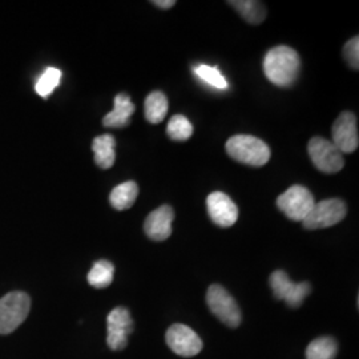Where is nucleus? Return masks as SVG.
Listing matches in <instances>:
<instances>
[{
  "label": "nucleus",
  "instance_id": "nucleus-5",
  "mask_svg": "<svg viewBox=\"0 0 359 359\" xmlns=\"http://www.w3.org/2000/svg\"><path fill=\"white\" fill-rule=\"evenodd\" d=\"M346 204L339 198H329L313 206L306 218L302 221L304 228L317 231L330 228L346 217Z\"/></svg>",
  "mask_w": 359,
  "mask_h": 359
},
{
  "label": "nucleus",
  "instance_id": "nucleus-15",
  "mask_svg": "<svg viewBox=\"0 0 359 359\" xmlns=\"http://www.w3.org/2000/svg\"><path fill=\"white\" fill-rule=\"evenodd\" d=\"M95 163L102 169L114 167L116 161V140L112 135L97 136L92 142Z\"/></svg>",
  "mask_w": 359,
  "mask_h": 359
},
{
  "label": "nucleus",
  "instance_id": "nucleus-17",
  "mask_svg": "<svg viewBox=\"0 0 359 359\" xmlns=\"http://www.w3.org/2000/svg\"><path fill=\"white\" fill-rule=\"evenodd\" d=\"M139 196V187L135 181H127L117 185L109 194V203L117 210H126L135 204Z\"/></svg>",
  "mask_w": 359,
  "mask_h": 359
},
{
  "label": "nucleus",
  "instance_id": "nucleus-25",
  "mask_svg": "<svg viewBox=\"0 0 359 359\" xmlns=\"http://www.w3.org/2000/svg\"><path fill=\"white\" fill-rule=\"evenodd\" d=\"M156 7H158V8H163V10H168V8H172L175 4H176V1L175 0H154L152 1Z\"/></svg>",
  "mask_w": 359,
  "mask_h": 359
},
{
  "label": "nucleus",
  "instance_id": "nucleus-12",
  "mask_svg": "<svg viewBox=\"0 0 359 359\" xmlns=\"http://www.w3.org/2000/svg\"><path fill=\"white\" fill-rule=\"evenodd\" d=\"M210 219L221 228H231L238 219V208L228 194L210 193L206 198Z\"/></svg>",
  "mask_w": 359,
  "mask_h": 359
},
{
  "label": "nucleus",
  "instance_id": "nucleus-8",
  "mask_svg": "<svg viewBox=\"0 0 359 359\" xmlns=\"http://www.w3.org/2000/svg\"><path fill=\"white\" fill-rule=\"evenodd\" d=\"M270 287L277 299H283L289 308H298L310 294L311 286L309 283H295L283 270H276L269 278Z\"/></svg>",
  "mask_w": 359,
  "mask_h": 359
},
{
  "label": "nucleus",
  "instance_id": "nucleus-20",
  "mask_svg": "<svg viewBox=\"0 0 359 359\" xmlns=\"http://www.w3.org/2000/svg\"><path fill=\"white\" fill-rule=\"evenodd\" d=\"M337 342L330 337L314 339L306 348V359H334L337 355Z\"/></svg>",
  "mask_w": 359,
  "mask_h": 359
},
{
  "label": "nucleus",
  "instance_id": "nucleus-24",
  "mask_svg": "<svg viewBox=\"0 0 359 359\" xmlns=\"http://www.w3.org/2000/svg\"><path fill=\"white\" fill-rule=\"evenodd\" d=\"M344 56L347 65H350L353 69L359 68V39L358 36L350 39L344 47Z\"/></svg>",
  "mask_w": 359,
  "mask_h": 359
},
{
  "label": "nucleus",
  "instance_id": "nucleus-11",
  "mask_svg": "<svg viewBox=\"0 0 359 359\" xmlns=\"http://www.w3.org/2000/svg\"><path fill=\"white\" fill-rule=\"evenodd\" d=\"M333 144L341 154H353L358 149L359 136L357 117L351 112H342L332 127Z\"/></svg>",
  "mask_w": 359,
  "mask_h": 359
},
{
  "label": "nucleus",
  "instance_id": "nucleus-4",
  "mask_svg": "<svg viewBox=\"0 0 359 359\" xmlns=\"http://www.w3.org/2000/svg\"><path fill=\"white\" fill-rule=\"evenodd\" d=\"M206 302L210 311L222 323H225L229 327L240 326L241 310L238 308L236 299L221 285L215 283L208 289Z\"/></svg>",
  "mask_w": 359,
  "mask_h": 359
},
{
  "label": "nucleus",
  "instance_id": "nucleus-21",
  "mask_svg": "<svg viewBox=\"0 0 359 359\" xmlns=\"http://www.w3.org/2000/svg\"><path fill=\"white\" fill-rule=\"evenodd\" d=\"M60 80H62V71L55 67H48L36 80L35 90L39 96L47 99L52 92L57 88V86L60 84Z\"/></svg>",
  "mask_w": 359,
  "mask_h": 359
},
{
  "label": "nucleus",
  "instance_id": "nucleus-14",
  "mask_svg": "<svg viewBox=\"0 0 359 359\" xmlns=\"http://www.w3.org/2000/svg\"><path fill=\"white\" fill-rule=\"evenodd\" d=\"M135 114V105L126 93H120L115 97L114 109L103 118V126L107 128H124L130 123V117Z\"/></svg>",
  "mask_w": 359,
  "mask_h": 359
},
{
  "label": "nucleus",
  "instance_id": "nucleus-22",
  "mask_svg": "<svg viewBox=\"0 0 359 359\" xmlns=\"http://www.w3.org/2000/svg\"><path fill=\"white\" fill-rule=\"evenodd\" d=\"M193 74L213 88L226 90L229 87L226 79L222 76V74L218 71L217 67H209L205 65H197L193 68Z\"/></svg>",
  "mask_w": 359,
  "mask_h": 359
},
{
  "label": "nucleus",
  "instance_id": "nucleus-10",
  "mask_svg": "<svg viewBox=\"0 0 359 359\" xmlns=\"http://www.w3.org/2000/svg\"><path fill=\"white\" fill-rule=\"evenodd\" d=\"M107 344L112 350H123L128 344V335L133 332V321L128 309L115 308L107 318Z\"/></svg>",
  "mask_w": 359,
  "mask_h": 359
},
{
  "label": "nucleus",
  "instance_id": "nucleus-9",
  "mask_svg": "<svg viewBox=\"0 0 359 359\" xmlns=\"http://www.w3.org/2000/svg\"><path fill=\"white\" fill-rule=\"evenodd\" d=\"M169 348L184 358L197 355L203 350V341L192 329L187 325L176 323L168 329L167 337Z\"/></svg>",
  "mask_w": 359,
  "mask_h": 359
},
{
  "label": "nucleus",
  "instance_id": "nucleus-7",
  "mask_svg": "<svg viewBox=\"0 0 359 359\" xmlns=\"http://www.w3.org/2000/svg\"><path fill=\"white\" fill-rule=\"evenodd\" d=\"M308 152L313 164L323 173H337L345 165L344 154L326 139L313 137L309 142Z\"/></svg>",
  "mask_w": 359,
  "mask_h": 359
},
{
  "label": "nucleus",
  "instance_id": "nucleus-19",
  "mask_svg": "<svg viewBox=\"0 0 359 359\" xmlns=\"http://www.w3.org/2000/svg\"><path fill=\"white\" fill-rule=\"evenodd\" d=\"M228 3L233 6L234 10L250 25H259L266 18V10L261 1L237 0V1H228Z\"/></svg>",
  "mask_w": 359,
  "mask_h": 359
},
{
  "label": "nucleus",
  "instance_id": "nucleus-1",
  "mask_svg": "<svg viewBox=\"0 0 359 359\" xmlns=\"http://www.w3.org/2000/svg\"><path fill=\"white\" fill-rule=\"evenodd\" d=\"M301 59L295 50L286 46L271 48L264 59V72L270 83L278 87H290L298 79Z\"/></svg>",
  "mask_w": 359,
  "mask_h": 359
},
{
  "label": "nucleus",
  "instance_id": "nucleus-23",
  "mask_svg": "<svg viewBox=\"0 0 359 359\" xmlns=\"http://www.w3.org/2000/svg\"><path fill=\"white\" fill-rule=\"evenodd\" d=\"M168 136L175 142H185L188 140L193 133V127L191 121L182 115L173 116L168 123Z\"/></svg>",
  "mask_w": 359,
  "mask_h": 359
},
{
  "label": "nucleus",
  "instance_id": "nucleus-6",
  "mask_svg": "<svg viewBox=\"0 0 359 359\" xmlns=\"http://www.w3.org/2000/svg\"><path fill=\"white\" fill-rule=\"evenodd\" d=\"M314 205L316 201L313 194L302 185L290 187L277 198L278 209L293 221H304Z\"/></svg>",
  "mask_w": 359,
  "mask_h": 359
},
{
  "label": "nucleus",
  "instance_id": "nucleus-18",
  "mask_svg": "<svg viewBox=\"0 0 359 359\" xmlns=\"http://www.w3.org/2000/svg\"><path fill=\"white\" fill-rule=\"evenodd\" d=\"M114 276H115L114 264L107 259H100L93 264L92 269L87 276V280L90 286L96 289H104L112 283Z\"/></svg>",
  "mask_w": 359,
  "mask_h": 359
},
{
  "label": "nucleus",
  "instance_id": "nucleus-13",
  "mask_svg": "<svg viewBox=\"0 0 359 359\" xmlns=\"http://www.w3.org/2000/svg\"><path fill=\"white\" fill-rule=\"evenodd\" d=\"M175 212L169 205L158 206L144 222L145 234L154 241H165L172 234V222Z\"/></svg>",
  "mask_w": 359,
  "mask_h": 359
},
{
  "label": "nucleus",
  "instance_id": "nucleus-16",
  "mask_svg": "<svg viewBox=\"0 0 359 359\" xmlns=\"http://www.w3.org/2000/svg\"><path fill=\"white\" fill-rule=\"evenodd\" d=\"M168 107L169 104H168L167 96L160 90H154L145 99V104H144L145 118L151 124L161 123L167 116Z\"/></svg>",
  "mask_w": 359,
  "mask_h": 359
},
{
  "label": "nucleus",
  "instance_id": "nucleus-3",
  "mask_svg": "<svg viewBox=\"0 0 359 359\" xmlns=\"http://www.w3.org/2000/svg\"><path fill=\"white\" fill-rule=\"evenodd\" d=\"M31 310V298L23 292H11L0 298V334L13 333Z\"/></svg>",
  "mask_w": 359,
  "mask_h": 359
},
{
  "label": "nucleus",
  "instance_id": "nucleus-2",
  "mask_svg": "<svg viewBox=\"0 0 359 359\" xmlns=\"http://www.w3.org/2000/svg\"><path fill=\"white\" fill-rule=\"evenodd\" d=\"M225 149L233 160L249 165L264 167L270 160V148L261 139L250 135H237L231 137Z\"/></svg>",
  "mask_w": 359,
  "mask_h": 359
}]
</instances>
